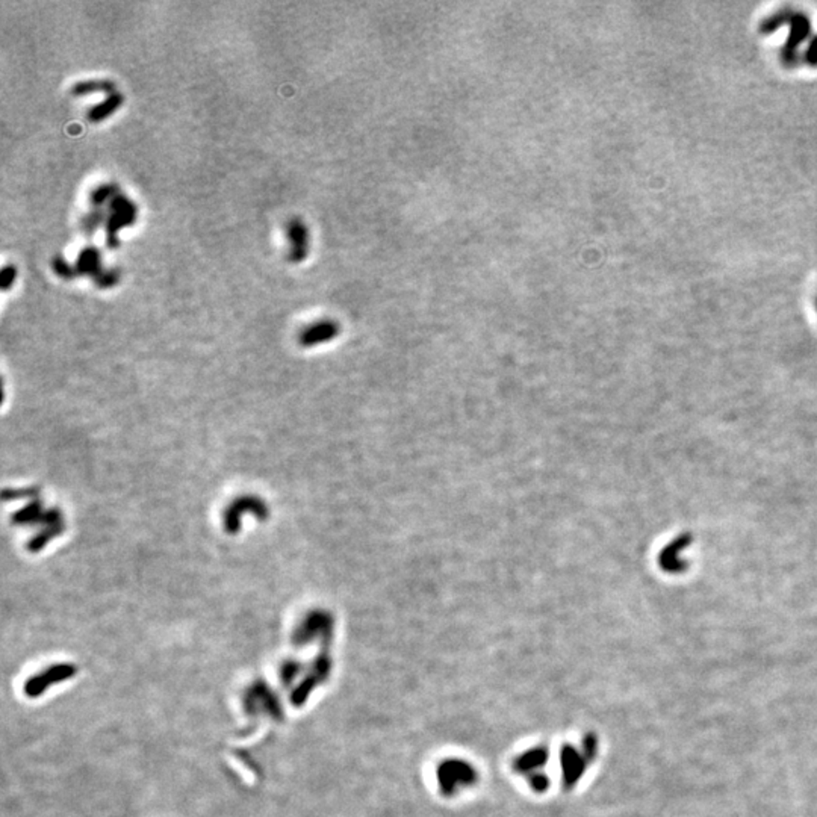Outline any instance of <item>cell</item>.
I'll return each mask as SVG.
<instances>
[{
    "label": "cell",
    "mask_w": 817,
    "mask_h": 817,
    "mask_svg": "<svg viewBox=\"0 0 817 817\" xmlns=\"http://www.w3.org/2000/svg\"><path fill=\"white\" fill-rule=\"evenodd\" d=\"M109 209H111V214L106 222V244L108 247L115 248L118 246V232L135 223L137 206L126 195L118 193L109 202Z\"/></svg>",
    "instance_id": "7a4b0ae2"
},
{
    "label": "cell",
    "mask_w": 817,
    "mask_h": 817,
    "mask_svg": "<svg viewBox=\"0 0 817 817\" xmlns=\"http://www.w3.org/2000/svg\"><path fill=\"white\" fill-rule=\"evenodd\" d=\"M76 273L77 274H84V275H91L94 279V282L101 278V275L105 273L102 270V258H101V251L94 247H86L84 248L79 256H77L76 261Z\"/></svg>",
    "instance_id": "52a82bcc"
},
{
    "label": "cell",
    "mask_w": 817,
    "mask_h": 817,
    "mask_svg": "<svg viewBox=\"0 0 817 817\" xmlns=\"http://www.w3.org/2000/svg\"><path fill=\"white\" fill-rule=\"evenodd\" d=\"M527 778H528L530 786H532V789L536 793H544L549 787V778L545 774H542V772H535V774L528 775Z\"/></svg>",
    "instance_id": "4fadbf2b"
},
{
    "label": "cell",
    "mask_w": 817,
    "mask_h": 817,
    "mask_svg": "<svg viewBox=\"0 0 817 817\" xmlns=\"http://www.w3.org/2000/svg\"><path fill=\"white\" fill-rule=\"evenodd\" d=\"M102 222H103V212L101 211V209H94L93 212L84 217L82 230L85 232L86 235H93L96 229L102 224Z\"/></svg>",
    "instance_id": "7c38bea8"
},
{
    "label": "cell",
    "mask_w": 817,
    "mask_h": 817,
    "mask_svg": "<svg viewBox=\"0 0 817 817\" xmlns=\"http://www.w3.org/2000/svg\"><path fill=\"white\" fill-rule=\"evenodd\" d=\"M549 758V750L545 746H536L525 750L524 754L518 755L513 761V769L521 775H532L537 772L540 767L547 765Z\"/></svg>",
    "instance_id": "5b68a950"
},
{
    "label": "cell",
    "mask_w": 817,
    "mask_h": 817,
    "mask_svg": "<svg viewBox=\"0 0 817 817\" xmlns=\"http://www.w3.org/2000/svg\"><path fill=\"white\" fill-rule=\"evenodd\" d=\"M123 102H125V97L121 94H118V93L109 94L103 102H101L98 105H94L90 111H88L86 117H88V120L91 121V123H101V121H103L109 115H113L117 109L123 105Z\"/></svg>",
    "instance_id": "ba28073f"
},
{
    "label": "cell",
    "mask_w": 817,
    "mask_h": 817,
    "mask_svg": "<svg viewBox=\"0 0 817 817\" xmlns=\"http://www.w3.org/2000/svg\"><path fill=\"white\" fill-rule=\"evenodd\" d=\"M596 745H598V742H596L595 734H586V736H584V738H583V746H581V748H583L581 754L584 755V758H586V761H592V760L595 758V755H596Z\"/></svg>",
    "instance_id": "5bb4252c"
},
{
    "label": "cell",
    "mask_w": 817,
    "mask_h": 817,
    "mask_svg": "<svg viewBox=\"0 0 817 817\" xmlns=\"http://www.w3.org/2000/svg\"><path fill=\"white\" fill-rule=\"evenodd\" d=\"M115 85L111 81H105V79H98V81H82V82H77L73 85L72 88V94L74 97H82L86 94H91V93H109L113 94L115 93Z\"/></svg>",
    "instance_id": "9c48e42d"
},
{
    "label": "cell",
    "mask_w": 817,
    "mask_h": 817,
    "mask_svg": "<svg viewBox=\"0 0 817 817\" xmlns=\"http://www.w3.org/2000/svg\"><path fill=\"white\" fill-rule=\"evenodd\" d=\"M339 333L338 323L332 319H324V321L315 323L303 330L300 335V344L304 347H314L318 344H323L330 339H333Z\"/></svg>",
    "instance_id": "8992f818"
},
{
    "label": "cell",
    "mask_w": 817,
    "mask_h": 817,
    "mask_svg": "<svg viewBox=\"0 0 817 817\" xmlns=\"http://www.w3.org/2000/svg\"><path fill=\"white\" fill-rule=\"evenodd\" d=\"M118 194L117 188L114 185H102L96 188L91 194V203L96 209H101V206L106 202H111L113 198Z\"/></svg>",
    "instance_id": "30bf717a"
},
{
    "label": "cell",
    "mask_w": 817,
    "mask_h": 817,
    "mask_svg": "<svg viewBox=\"0 0 817 817\" xmlns=\"http://www.w3.org/2000/svg\"><path fill=\"white\" fill-rule=\"evenodd\" d=\"M0 278H2V290L8 291L11 286L14 285L16 278H17V270H16L14 265H6V267H4Z\"/></svg>",
    "instance_id": "9a60e30c"
},
{
    "label": "cell",
    "mask_w": 817,
    "mask_h": 817,
    "mask_svg": "<svg viewBox=\"0 0 817 817\" xmlns=\"http://www.w3.org/2000/svg\"><path fill=\"white\" fill-rule=\"evenodd\" d=\"M286 238L290 242L288 258L292 263L303 262L309 255V229L303 219L291 218L286 224Z\"/></svg>",
    "instance_id": "3957f363"
},
{
    "label": "cell",
    "mask_w": 817,
    "mask_h": 817,
    "mask_svg": "<svg viewBox=\"0 0 817 817\" xmlns=\"http://www.w3.org/2000/svg\"><path fill=\"white\" fill-rule=\"evenodd\" d=\"M52 267H53V271L57 273V274L59 275V278H62V279H65V280H70V279H73V278H76V275H77L76 268L72 267V265H70L67 261H65L64 258H61V256L53 258Z\"/></svg>",
    "instance_id": "8fae6325"
},
{
    "label": "cell",
    "mask_w": 817,
    "mask_h": 817,
    "mask_svg": "<svg viewBox=\"0 0 817 817\" xmlns=\"http://www.w3.org/2000/svg\"><path fill=\"white\" fill-rule=\"evenodd\" d=\"M560 761L563 772V786L569 790L583 777L584 769H586V758L572 745H565L561 748Z\"/></svg>",
    "instance_id": "277c9868"
},
{
    "label": "cell",
    "mask_w": 817,
    "mask_h": 817,
    "mask_svg": "<svg viewBox=\"0 0 817 817\" xmlns=\"http://www.w3.org/2000/svg\"><path fill=\"white\" fill-rule=\"evenodd\" d=\"M479 779V772L467 760L448 758L438 767V782L445 796H452L459 790L474 786Z\"/></svg>",
    "instance_id": "6da1fadb"
}]
</instances>
